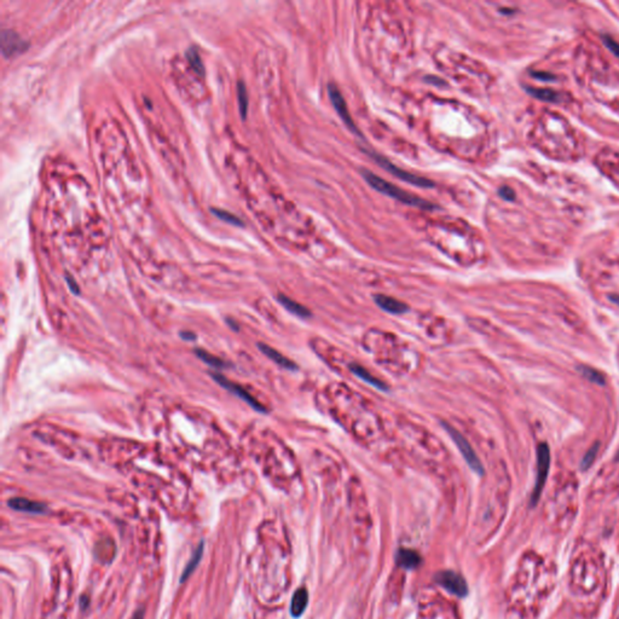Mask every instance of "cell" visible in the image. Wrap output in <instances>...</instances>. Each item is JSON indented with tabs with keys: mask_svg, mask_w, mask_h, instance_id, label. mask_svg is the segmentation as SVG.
Wrapping results in <instances>:
<instances>
[{
	"mask_svg": "<svg viewBox=\"0 0 619 619\" xmlns=\"http://www.w3.org/2000/svg\"><path fill=\"white\" fill-rule=\"evenodd\" d=\"M374 300L380 309L383 310V311L388 312V313L402 314V313H404L405 311H408V306L405 305L404 303L394 299V298L387 297V295L377 294V295H375Z\"/></svg>",
	"mask_w": 619,
	"mask_h": 619,
	"instance_id": "obj_11",
	"label": "cell"
},
{
	"mask_svg": "<svg viewBox=\"0 0 619 619\" xmlns=\"http://www.w3.org/2000/svg\"><path fill=\"white\" fill-rule=\"evenodd\" d=\"M237 98H238V105H240V113L242 115V117L245 119L246 115H247V110H248V95H247V90H246L245 84L242 81L237 84Z\"/></svg>",
	"mask_w": 619,
	"mask_h": 619,
	"instance_id": "obj_20",
	"label": "cell"
},
{
	"mask_svg": "<svg viewBox=\"0 0 619 619\" xmlns=\"http://www.w3.org/2000/svg\"><path fill=\"white\" fill-rule=\"evenodd\" d=\"M180 338L188 341H193L196 339V335L193 333H189V331H182V333H180Z\"/></svg>",
	"mask_w": 619,
	"mask_h": 619,
	"instance_id": "obj_29",
	"label": "cell"
},
{
	"mask_svg": "<svg viewBox=\"0 0 619 619\" xmlns=\"http://www.w3.org/2000/svg\"><path fill=\"white\" fill-rule=\"evenodd\" d=\"M186 57H188V61L191 64V67L195 69V72L200 75H204L205 74V68H204V63L201 61V57H200L199 52H197L195 49H190L188 52H186Z\"/></svg>",
	"mask_w": 619,
	"mask_h": 619,
	"instance_id": "obj_21",
	"label": "cell"
},
{
	"mask_svg": "<svg viewBox=\"0 0 619 619\" xmlns=\"http://www.w3.org/2000/svg\"><path fill=\"white\" fill-rule=\"evenodd\" d=\"M212 377L215 380V382H217L218 385H220L221 387H224L225 390L230 391V392H231L232 394H235V396L238 397L240 399H242L243 402H246L248 405H251V407L253 408V409H256L257 412L266 413V409H265L264 405L260 404V403L257 401L252 394H249L245 388L238 386L237 383L230 381V380H227L226 377L223 376L221 374H212Z\"/></svg>",
	"mask_w": 619,
	"mask_h": 619,
	"instance_id": "obj_7",
	"label": "cell"
},
{
	"mask_svg": "<svg viewBox=\"0 0 619 619\" xmlns=\"http://www.w3.org/2000/svg\"><path fill=\"white\" fill-rule=\"evenodd\" d=\"M27 48V43L13 31H2L1 33V49L2 53L6 57H12L22 53Z\"/></svg>",
	"mask_w": 619,
	"mask_h": 619,
	"instance_id": "obj_9",
	"label": "cell"
},
{
	"mask_svg": "<svg viewBox=\"0 0 619 619\" xmlns=\"http://www.w3.org/2000/svg\"><path fill=\"white\" fill-rule=\"evenodd\" d=\"M194 352H195V355L200 358V360L204 361L205 363L208 364V365L213 366V368L223 369V368H226V366H227L226 364H225V361H221L220 358L215 357V356L210 355V353H208L207 351H205V350L196 349Z\"/></svg>",
	"mask_w": 619,
	"mask_h": 619,
	"instance_id": "obj_19",
	"label": "cell"
},
{
	"mask_svg": "<svg viewBox=\"0 0 619 619\" xmlns=\"http://www.w3.org/2000/svg\"><path fill=\"white\" fill-rule=\"evenodd\" d=\"M7 506L11 509L17 512H24V513L31 514H44L48 511V507L40 502H34V501L28 500L23 497H15L7 501Z\"/></svg>",
	"mask_w": 619,
	"mask_h": 619,
	"instance_id": "obj_10",
	"label": "cell"
},
{
	"mask_svg": "<svg viewBox=\"0 0 619 619\" xmlns=\"http://www.w3.org/2000/svg\"><path fill=\"white\" fill-rule=\"evenodd\" d=\"M435 582L444 589L459 598H464L468 594V587L464 578L454 571H442L435 574Z\"/></svg>",
	"mask_w": 619,
	"mask_h": 619,
	"instance_id": "obj_6",
	"label": "cell"
},
{
	"mask_svg": "<svg viewBox=\"0 0 619 619\" xmlns=\"http://www.w3.org/2000/svg\"><path fill=\"white\" fill-rule=\"evenodd\" d=\"M599 158H601V165H599V167L601 166L607 176L612 178L619 185V155L613 152H607V154L599 155Z\"/></svg>",
	"mask_w": 619,
	"mask_h": 619,
	"instance_id": "obj_13",
	"label": "cell"
},
{
	"mask_svg": "<svg viewBox=\"0 0 619 619\" xmlns=\"http://www.w3.org/2000/svg\"><path fill=\"white\" fill-rule=\"evenodd\" d=\"M369 155H370L372 158H375V161H376L380 166L383 167L386 171L392 173L394 177L402 179L403 182H407L412 185L418 186V188H424V189H429L434 186L432 180L427 179V178H424V177L417 176V174L410 173V172H407V171H404V169L399 168V167L394 166L392 162H390V161H388L387 158L383 157L382 155L375 154V153H369Z\"/></svg>",
	"mask_w": 619,
	"mask_h": 619,
	"instance_id": "obj_5",
	"label": "cell"
},
{
	"mask_svg": "<svg viewBox=\"0 0 619 619\" xmlns=\"http://www.w3.org/2000/svg\"><path fill=\"white\" fill-rule=\"evenodd\" d=\"M579 370L585 377H587L588 380H590L591 382L598 383V385H604L605 383L604 376H602L598 370H594V369L589 368V366H580Z\"/></svg>",
	"mask_w": 619,
	"mask_h": 619,
	"instance_id": "obj_22",
	"label": "cell"
},
{
	"mask_svg": "<svg viewBox=\"0 0 619 619\" xmlns=\"http://www.w3.org/2000/svg\"><path fill=\"white\" fill-rule=\"evenodd\" d=\"M500 195L506 200H513L514 199V193L507 186H503V188L500 189Z\"/></svg>",
	"mask_w": 619,
	"mask_h": 619,
	"instance_id": "obj_27",
	"label": "cell"
},
{
	"mask_svg": "<svg viewBox=\"0 0 619 619\" xmlns=\"http://www.w3.org/2000/svg\"><path fill=\"white\" fill-rule=\"evenodd\" d=\"M278 301L284 309L288 310L290 313L295 314V316L301 317V318H309V317H311V312L305 306L300 305L299 303L292 300L290 298L286 297V295H278Z\"/></svg>",
	"mask_w": 619,
	"mask_h": 619,
	"instance_id": "obj_18",
	"label": "cell"
},
{
	"mask_svg": "<svg viewBox=\"0 0 619 619\" xmlns=\"http://www.w3.org/2000/svg\"><path fill=\"white\" fill-rule=\"evenodd\" d=\"M598 449H599V444H595V445H594L593 448L589 449L588 453L585 454L584 459H583V461H582V468L584 470L588 469V468L593 464L594 459H595L596 454H598Z\"/></svg>",
	"mask_w": 619,
	"mask_h": 619,
	"instance_id": "obj_25",
	"label": "cell"
},
{
	"mask_svg": "<svg viewBox=\"0 0 619 619\" xmlns=\"http://www.w3.org/2000/svg\"><path fill=\"white\" fill-rule=\"evenodd\" d=\"M258 347L260 351L264 353L267 358H270L271 361H275L277 365L287 369V370H295V369H297V364H295L294 361H290L289 358L284 357L282 353L276 351V350L272 349V347L267 346L266 344H259Z\"/></svg>",
	"mask_w": 619,
	"mask_h": 619,
	"instance_id": "obj_14",
	"label": "cell"
},
{
	"mask_svg": "<svg viewBox=\"0 0 619 619\" xmlns=\"http://www.w3.org/2000/svg\"><path fill=\"white\" fill-rule=\"evenodd\" d=\"M309 604V593L306 588H299L294 593L290 604V613L294 618H299L304 615Z\"/></svg>",
	"mask_w": 619,
	"mask_h": 619,
	"instance_id": "obj_15",
	"label": "cell"
},
{
	"mask_svg": "<svg viewBox=\"0 0 619 619\" xmlns=\"http://www.w3.org/2000/svg\"><path fill=\"white\" fill-rule=\"evenodd\" d=\"M67 282H68V286H69V289L72 290V292L74 293V294L78 295L79 293H80V289H79L78 284L75 283V281H74V279H73L72 277H70V276H68V277H67Z\"/></svg>",
	"mask_w": 619,
	"mask_h": 619,
	"instance_id": "obj_28",
	"label": "cell"
},
{
	"mask_svg": "<svg viewBox=\"0 0 619 619\" xmlns=\"http://www.w3.org/2000/svg\"><path fill=\"white\" fill-rule=\"evenodd\" d=\"M144 618V610H138L136 611V613L133 615V617L131 619H143Z\"/></svg>",
	"mask_w": 619,
	"mask_h": 619,
	"instance_id": "obj_30",
	"label": "cell"
},
{
	"mask_svg": "<svg viewBox=\"0 0 619 619\" xmlns=\"http://www.w3.org/2000/svg\"><path fill=\"white\" fill-rule=\"evenodd\" d=\"M537 143L546 152L560 157H569L576 150L572 128L558 115H543L537 126Z\"/></svg>",
	"mask_w": 619,
	"mask_h": 619,
	"instance_id": "obj_1",
	"label": "cell"
},
{
	"mask_svg": "<svg viewBox=\"0 0 619 619\" xmlns=\"http://www.w3.org/2000/svg\"><path fill=\"white\" fill-rule=\"evenodd\" d=\"M605 43H606V45L609 46L611 50H612L613 53L617 54V56L619 57V44L616 43L615 40L611 39V38H605Z\"/></svg>",
	"mask_w": 619,
	"mask_h": 619,
	"instance_id": "obj_26",
	"label": "cell"
},
{
	"mask_svg": "<svg viewBox=\"0 0 619 619\" xmlns=\"http://www.w3.org/2000/svg\"><path fill=\"white\" fill-rule=\"evenodd\" d=\"M396 561L399 566L405 569H413V568H417L418 566L421 565V561H422V558L421 555L418 554L417 552L412 549H399L397 552L396 555Z\"/></svg>",
	"mask_w": 619,
	"mask_h": 619,
	"instance_id": "obj_12",
	"label": "cell"
},
{
	"mask_svg": "<svg viewBox=\"0 0 619 619\" xmlns=\"http://www.w3.org/2000/svg\"><path fill=\"white\" fill-rule=\"evenodd\" d=\"M530 92L532 95H535L536 97L544 101H549V102H558V101H560V95L554 91H549V90H530Z\"/></svg>",
	"mask_w": 619,
	"mask_h": 619,
	"instance_id": "obj_23",
	"label": "cell"
},
{
	"mask_svg": "<svg viewBox=\"0 0 619 619\" xmlns=\"http://www.w3.org/2000/svg\"><path fill=\"white\" fill-rule=\"evenodd\" d=\"M361 176H363L364 179L368 182V184L370 185L372 189H375V190H377L379 193L383 194V195L392 197V199L402 202V204L408 205V206L420 208V209H423V210H431V209H434V208H437V206H434L433 204H431V202L427 201V200L413 195V194L403 190V189L398 188V186L391 184L390 182L382 179V178L376 176V174H374L370 171L363 169V171H361Z\"/></svg>",
	"mask_w": 619,
	"mask_h": 619,
	"instance_id": "obj_2",
	"label": "cell"
},
{
	"mask_svg": "<svg viewBox=\"0 0 619 619\" xmlns=\"http://www.w3.org/2000/svg\"><path fill=\"white\" fill-rule=\"evenodd\" d=\"M328 95H329L331 104H333V106L335 108L336 113L339 114V116L341 117L342 121H344L347 127H349L351 131H353V132L361 134L360 131H358V128L356 127V124L352 120L351 115H350L346 101H345L344 96H342L340 90L338 89V86L334 84L328 85Z\"/></svg>",
	"mask_w": 619,
	"mask_h": 619,
	"instance_id": "obj_8",
	"label": "cell"
},
{
	"mask_svg": "<svg viewBox=\"0 0 619 619\" xmlns=\"http://www.w3.org/2000/svg\"><path fill=\"white\" fill-rule=\"evenodd\" d=\"M350 370H351L352 374H355L356 376L360 377L361 380H363L364 382L374 386V387L377 388V390H381V391L388 390V387L385 385V382H382L381 380L375 377L371 372H369L365 368H363V366L358 365V364H352V365H350Z\"/></svg>",
	"mask_w": 619,
	"mask_h": 619,
	"instance_id": "obj_16",
	"label": "cell"
},
{
	"mask_svg": "<svg viewBox=\"0 0 619 619\" xmlns=\"http://www.w3.org/2000/svg\"><path fill=\"white\" fill-rule=\"evenodd\" d=\"M443 426H444V428L446 429V432H448L449 435L453 438L454 443L456 444L459 450L461 451L462 456H464V459L465 460V462H467V464L472 468L473 472H475L476 474L483 475L484 474L483 464H481L479 457L476 456L474 449H473L472 445L468 443V440L465 439L464 435L460 433L456 428H454L453 426H450V424L443 423Z\"/></svg>",
	"mask_w": 619,
	"mask_h": 619,
	"instance_id": "obj_4",
	"label": "cell"
},
{
	"mask_svg": "<svg viewBox=\"0 0 619 619\" xmlns=\"http://www.w3.org/2000/svg\"><path fill=\"white\" fill-rule=\"evenodd\" d=\"M550 467V450L547 444H539L537 448V475L536 483L531 496V505L535 506L541 497L543 487L546 485L547 476Z\"/></svg>",
	"mask_w": 619,
	"mask_h": 619,
	"instance_id": "obj_3",
	"label": "cell"
},
{
	"mask_svg": "<svg viewBox=\"0 0 619 619\" xmlns=\"http://www.w3.org/2000/svg\"><path fill=\"white\" fill-rule=\"evenodd\" d=\"M212 210L219 219H221V220H225L227 221V223L234 224V225H238V226L242 225V221H241L237 217H235L234 214H231V213H227L225 212V210H219V209H212Z\"/></svg>",
	"mask_w": 619,
	"mask_h": 619,
	"instance_id": "obj_24",
	"label": "cell"
},
{
	"mask_svg": "<svg viewBox=\"0 0 619 619\" xmlns=\"http://www.w3.org/2000/svg\"><path fill=\"white\" fill-rule=\"evenodd\" d=\"M204 550H205V542L201 541V543H200L199 546H197V548L195 549V552H194V554L191 555L190 560H189L188 564H186L184 571H183L182 576H180V578H179V582L180 583H184L185 580L188 579V578L190 577L191 574H193V572L195 571L197 566H199L200 561H201L202 555H204Z\"/></svg>",
	"mask_w": 619,
	"mask_h": 619,
	"instance_id": "obj_17",
	"label": "cell"
}]
</instances>
